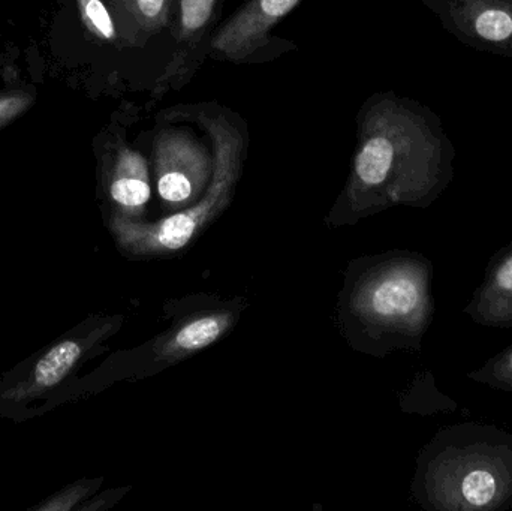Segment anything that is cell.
<instances>
[{"label": "cell", "mask_w": 512, "mask_h": 511, "mask_svg": "<svg viewBox=\"0 0 512 511\" xmlns=\"http://www.w3.org/2000/svg\"><path fill=\"white\" fill-rule=\"evenodd\" d=\"M204 138L173 120L170 110L156 117L150 171L159 200L170 215L155 222L114 216L111 228L120 249L138 260L186 251L230 207L249 150L246 120L236 111L203 102L192 105Z\"/></svg>", "instance_id": "6da1fadb"}, {"label": "cell", "mask_w": 512, "mask_h": 511, "mask_svg": "<svg viewBox=\"0 0 512 511\" xmlns=\"http://www.w3.org/2000/svg\"><path fill=\"white\" fill-rule=\"evenodd\" d=\"M453 143L438 114L394 92L373 93L357 114V144L331 225L393 206L426 207L454 177Z\"/></svg>", "instance_id": "7a4b0ae2"}, {"label": "cell", "mask_w": 512, "mask_h": 511, "mask_svg": "<svg viewBox=\"0 0 512 511\" xmlns=\"http://www.w3.org/2000/svg\"><path fill=\"white\" fill-rule=\"evenodd\" d=\"M414 494L429 510H512V435L477 423L441 429L421 453Z\"/></svg>", "instance_id": "3957f363"}, {"label": "cell", "mask_w": 512, "mask_h": 511, "mask_svg": "<svg viewBox=\"0 0 512 511\" xmlns=\"http://www.w3.org/2000/svg\"><path fill=\"white\" fill-rule=\"evenodd\" d=\"M432 264L394 254L370 267L355 285L351 312L373 338L393 348H420L432 323Z\"/></svg>", "instance_id": "277c9868"}, {"label": "cell", "mask_w": 512, "mask_h": 511, "mask_svg": "<svg viewBox=\"0 0 512 511\" xmlns=\"http://www.w3.org/2000/svg\"><path fill=\"white\" fill-rule=\"evenodd\" d=\"M301 0H245L233 15L221 21L209 45L216 62L249 65L276 59L294 50L286 39L273 36L280 20L291 14Z\"/></svg>", "instance_id": "5b68a950"}, {"label": "cell", "mask_w": 512, "mask_h": 511, "mask_svg": "<svg viewBox=\"0 0 512 511\" xmlns=\"http://www.w3.org/2000/svg\"><path fill=\"white\" fill-rule=\"evenodd\" d=\"M227 0H179L173 29V56L153 87L155 101L188 86L209 57L210 39L221 24Z\"/></svg>", "instance_id": "8992f818"}, {"label": "cell", "mask_w": 512, "mask_h": 511, "mask_svg": "<svg viewBox=\"0 0 512 511\" xmlns=\"http://www.w3.org/2000/svg\"><path fill=\"white\" fill-rule=\"evenodd\" d=\"M462 44L512 59V0H420Z\"/></svg>", "instance_id": "52a82bcc"}, {"label": "cell", "mask_w": 512, "mask_h": 511, "mask_svg": "<svg viewBox=\"0 0 512 511\" xmlns=\"http://www.w3.org/2000/svg\"><path fill=\"white\" fill-rule=\"evenodd\" d=\"M242 311L243 305L221 303L177 321L152 342L149 368L161 371L212 347L234 329Z\"/></svg>", "instance_id": "ba28073f"}, {"label": "cell", "mask_w": 512, "mask_h": 511, "mask_svg": "<svg viewBox=\"0 0 512 511\" xmlns=\"http://www.w3.org/2000/svg\"><path fill=\"white\" fill-rule=\"evenodd\" d=\"M104 177L113 215L141 221L152 197V171L149 159L125 135L114 134L107 141Z\"/></svg>", "instance_id": "9c48e42d"}, {"label": "cell", "mask_w": 512, "mask_h": 511, "mask_svg": "<svg viewBox=\"0 0 512 511\" xmlns=\"http://www.w3.org/2000/svg\"><path fill=\"white\" fill-rule=\"evenodd\" d=\"M465 312L481 326L512 327V242L490 260L483 284Z\"/></svg>", "instance_id": "30bf717a"}, {"label": "cell", "mask_w": 512, "mask_h": 511, "mask_svg": "<svg viewBox=\"0 0 512 511\" xmlns=\"http://www.w3.org/2000/svg\"><path fill=\"white\" fill-rule=\"evenodd\" d=\"M126 48H144L171 30L179 0H105Z\"/></svg>", "instance_id": "8fae6325"}, {"label": "cell", "mask_w": 512, "mask_h": 511, "mask_svg": "<svg viewBox=\"0 0 512 511\" xmlns=\"http://www.w3.org/2000/svg\"><path fill=\"white\" fill-rule=\"evenodd\" d=\"M90 341L87 338H69L59 344L51 347L41 359L36 362L32 374L26 383L24 392L33 395L35 392H45V390L53 389L54 386L65 380L72 369L80 362L87 348L90 347Z\"/></svg>", "instance_id": "7c38bea8"}, {"label": "cell", "mask_w": 512, "mask_h": 511, "mask_svg": "<svg viewBox=\"0 0 512 511\" xmlns=\"http://www.w3.org/2000/svg\"><path fill=\"white\" fill-rule=\"evenodd\" d=\"M77 8L84 29L93 38L104 44L126 48L105 0H77Z\"/></svg>", "instance_id": "4fadbf2b"}, {"label": "cell", "mask_w": 512, "mask_h": 511, "mask_svg": "<svg viewBox=\"0 0 512 511\" xmlns=\"http://www.w3.org/2000/svg\"><path fill=\"white\" fill-rule=\"evenodd\" d=\"M468 377L493 389L512 393V345L487 360L477 371L469 372Z\"/></svg>", "instance_id": "5bb4252c"}, {"label": "cell", "mask_w": 512, "mask_h": 511, "mask_svg": "<svg viewBox=\"0 0 512 511\" xmlns=\"http://www.w3.org/2000/svg\"><path fill=\"white\" fill-rule=\"evenodd\" d=\"M35 95L27 90H11L0 93V129L9 125L12 120L26 113L32 107Z\"/></svg>", "instance_id": "9a60e30c"}, {"label": "cell", "mask_w": 512, "mask_h": 511, "mask_svg": "<svg viewBox=\"0 0 512 511\" xmlns=\"http://www.w3.org/2000/svg\"><path fill=\"white\" fill-rule=\"evenodd\" d=\"M95 485V483H93ZM93 485H90V488H84L83 483L78 486H72V488L66 489L62 494L57 495L56 498H51L50 503H45L44 506H41L42 510H69L75 506L77 501H80L81 498L86 497L89 492H92Z\"/></svg>", "instance_id": "2e32d148"}]
</instances>
